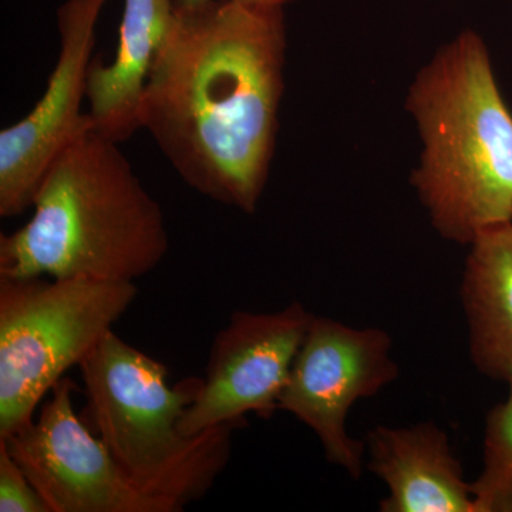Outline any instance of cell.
<instances>
[{
    "label": "cell",
    "instance_id": "obj_9",
    "mask_svg": "<svg viewBox=\"0 0 512 512\" xmlns=\"http://www.w3.org/2000/svg\"><path fill=\"white\" fill-rule=\"evenodd\" d=\"M313 316L301 302L276 312L232 313L212 342L181 433L192 437L222 424L242 427L248 414L271 419Z\"/></svg>",
    "mask_w": 512,
    "mask_h": 512
},
{
    "label": "cell",
    "instance_id": "obj_10",
    "mask_svg": "<svg viewBox=\"0 0 512 512\" xmlns=\"http://www.w3.org/2000/svg\"><path fill=\"white\" fill-rule=\"evenodd\" d=\"M365 443L366 467L389 490L380 511L476 512L471 483L437 424L377 426Z\"/></svg>",
    "mask_w": 512,
    "mask_h": 512
},
{
    "label": "cell",
    "instance_id": "obj_14",
    "mask_svg": "<svg viewBox=\"0 0 512 512\" xmlns=\"http://www.w3.org/2000/svg\"><path fill=\"white\" fill-rule=\"evenodd\" d=\"M0 512H50L42 495L30 483L25 471L16 463L0 441Z\"/></svg>",
    "mask_w": 512,
    "mask_h": 512
},
{
    "label": "cell",
    "instance_id": "obj_11",
    "mask_svg": "<svg viewBox=\"0 0 512 512\" xmlns=\"http://www.w3.org/2000/svg\"><path fill=\"white\" fill-rule=\"evenodd\" d=\"M175 19V0H124L116 55L93 59L87 101L93 130L116 143L140 128V101Z\"/></svg>",
    "mask_w": 512,
    "mask_h": 512
},
{
    "label": "cell",
    "instance_id": "obj_6",
    "mask_svg": "<svg viewBox=\"0 0 512 512\" xmlns=\"http://www.w3.org/2000/svg\"><path fill=\"white\" fill-rule=\"evenodd\" d=\"M392 346L383 329L315 315L279 397L278 410L308 426L329 463L353 480L366 466V443L350 436L346 420L357 400L376 396L399 377Z\"/></svg>",
    "mask_w": 512,
    "mask_h": 512
},
{
    "label": "cell",
    "instance_id": "obj_5",
    "mask_svg": "<svg viewBox=\"0 0 512 512\" xmlns=\"http://www.w3.org/2000/svg\"><path fill=\"white\" fill-rule=\"evenodd\" d=\"M136 282L0 276V437L35 417L136 301Z\"/></svg>",
    "mask_w": 512,
    "mask_h": 512
},
{
    "label": "cell",
    "instance_id": "obj_1",
    "mask_svg": "<svg viewBox=\"0 0 512 512\" xmlns=\"http://www.w3.org/2000/svg\"><path fill=\"white\" fill-rule=\"evenodd\" d=\"M284 9L245 0L177 8L140 101V128L188 187L254 214L285 90Z\"/></svg>",
    "mask_w": 512,
    "mask_h": 512
},
{
    "label": "cell",
    "instance_id": "obj_8",
    "mask_svg": "<svg viewBox=\"0 0 512 512\" xmlns=\"http://www.w3.org/2000/svg\"><path fill=\"white\" fill-rule=\"evenodd\" d=\"M109 0H66L57 10L59 56L45 93L32 110L0 131V217L32 208L47 168L60 153L92 130L87 100L97 23Z\"/></svg>",
    "mask_w": 512,
    "mask_h": 512
},
{
    "label": "cell",
    "instance_id": "obj_3",
    "mask_svg": "<svg viewBox=\"0 0 512 512\" xmlns=\"http://www.w3.org/2000/svg\"><path fill=\"white\" fill-rule=\"evenodd\" d=\"M406 106L423 143L412 184L440 237L468 247L512 222V113L484 40L466 30L441 47Z\"/></svg>",
    "mask_w": 512,
    "mask_h": 512
},
{
    "label": "cell",
    "instance_id": "obj_7",
    "mask_svg": "<svg viewBox=\"0 0 512 512\" xmlns=\"http://www.w3.org/2000/svg\"><path fill=\"white\" fill-rule=\"evenodd\" d=\"M74 390L76 383L63 377L37 419L0 437L50 512H175L124 476L74 412Z\"/></svg>",
    "mask_w": 512,
    "mask_h": 512
},
{
    "label": "cell",
    "instance_id": "obj_15",
    "mask_svg": "<svg viewBox=\"0 0 512 512\" xmlns=\"http://www.w3.org/2000/svg\"><path fill=\"white\" fill-rule=\"evenodd\" d=\"M208 2V0H175L177 8H191V6L201 5V3ZM245 2L255 3V5L269 6V8H282L284 9L289 3L295 0H245Z\"/></svg>",
    "mask_w": 512,
    "mask_h": 512
},
{
    "label": "cell",
    "instance_id": "obj_12",
    "mask_svg": "<svg viewBox=\"0 0 512 512\" xmlns=\"http://www.w3.org/2000/svg\"><path fill=\"white\" fill-rule=\"evenodd\" d=\"M461 278L470 359L481 375L512 377V222L478 235L468 245Z\"/></svg>",
    "mask_w": 512,
    "mask_h": 512
},
{
    "label": "cell",
    "instance_id": "obj_13",
    "mask_svg": "<svg viewBox=\"0 0 512 512\" xmlns=\"http://www.w3.org/2000/svg\"><path fill=\"white\" fill-rule=\"evenodd\" d=\"M485 420L483 468L471 483L476 512H512V377Z\"/></svg>",
    "mask_w": 512,
    "mask_h": 512
},
{
    "label": "cell",
    "instance_id": "obj_4",
    "mask_svg": "<svg viewBox=\"0 0 512 512\" xmlns=\"http://www.w3.org/2000/svg\"><path fill=\"white\" fill-rule=\"evenodd\" d=\"M94 433L138 490L175 512L201 500L231 457L235 424L181 433L201 379L168 383V369L111 330L79 366Z\"/></svg>",
    "mask_w": 512,
    "mask_h": 512
},
{
    "label": "cell",
    "instance_id": "obj_2",
    "mask_svg": "<svg viewBox=\"0 0 512 512\" xmlns=\"http://www.w3.org/2000/svg\"><path fill=\"white\" fill-rule=\"evenodd\" d=\"M32 208L0 235V276L136 282L170 249L160 204L120 144L93 128L50 164Z\"/></svg>",
    "mask_w": 512,
    "mask_h": 512
}]
</instances>
